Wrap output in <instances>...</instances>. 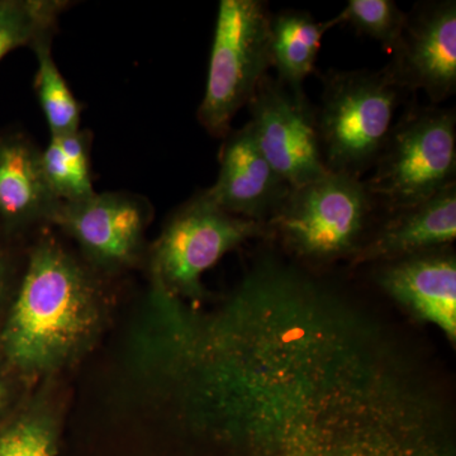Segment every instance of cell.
Masks as SVG:
<instances>
[{
	"label": "cell",
	"mask_w": 456,
	"mask_h": 456,
	"mask_svg": "<svg viewBox=\"0 0 456 456\" xmlns=\"http://www.w3.org/2000/svg\"><path fill=\"white\" fill-rule=\"evenodd\" d=\"M98 270L42 233L29 246L0 344L26 374H45L71 362L94 338L101 321Z\"/></svg>",
	"instance_id": "cell-1"
},
{
	"label": "cell",
	"mask_w": 456,
	"mask_h": 456,
	"mask_svg": "<svg viewBox=\"0 0 456 456\" xmlns=\"http://www.w3.org/2000/svg\"><path fill=\"white\" fill-rule=\"evenodd\" d=\"M379 207L364 180L329 171L290 189L266 224L299 264L321 268L355 257Z\"/></svg>",
	"instance_id": "cell-2"
},
{
	"label": "cell",
	"mask_w": 456,
	"mask_h": 456,
	"mask_svg": "<svg viewBox=\"0 0 456 456\" xmlns=\"http://www.w3.org/2000/svg\"><path fill=\"white\" fill-rule=\"evenodd\" d=\"M322 82L316 121L323 163L330 173L362 179L388 139L402 90L383 70H331Z\"/></svg>",
	"instance_id": "cell-3"
},
{
	"label": "cell",
	"mask_w": 456,
	"mask_h": 456,
	"mask_svg": "<svg viewBox=\"0 0 456 456\" xmlns=\"http://www.w3.org/2000/svg\"><path fill=\"white\" fill-rule=\"evenodd\" d=\"M373 170L365 187L388 212L456 184L455 110L408 108L393 125Z\"/></svg>",
	"instance_id": "cell-4"
},
{
	"label": "cell",
	"mask_w": 456,
	"mask_h": 456,
	"mask_svg": "<svg viewBox=\"0 0 456 456\" xmlns=\"http://www.w3.org/2000/svg\"><path fill=\"white\" fill-rule=\"evenodd\" d=\"M268 4L261 0H221L208 75L198 121L224 139L242 107L248 106L272 68Z\"/></svg>",
	"instance_id": "cell-5"
},
{
	"label": "cell",
	"mask_w": 456,
	"mask_h": 456,
	"mask_svg": "<svg viewBox=\"0 0 456 456\" xmlns=\"http://www.w3.org/2000/svg\"><path fill=\"white\" fill-rule=\"evenodd\" d=\"M251 239H272L268 224L231 215L200 191L173 213L152 245V281L174 296L197 298L204 273Z\"/></svg>",
	"instance_id": "cell-6"
},
{
	"label": "cell",
	"mask_w": 456,
	"mask_h": 456,
	"mask_svg": "<svg viewBox=\"0 0 456 456\" xmlns=\"http://www.w3.org/2000/svg\"><path fill=\"white\" fill-rule=\"evenodd\" d=\"M248 107L261 152L290 188L329 173L318 139L316 108L305 93H294L266 75Z\"/></svg>",
	"instance_id": "cell-7"
},
{
	"label": "cell",
	"mask_w": 456,
	"mask_h": 456,
	"mask_svg": "<svg viewBox=\"0 0 456 456\" xmlns=\"http://www.w3.org/2000/svg\"><path fill=\"white\" fill-rule=\"evenodd\" d=\"M146 198L127 191H106L61 202L51 220L79 245L84 260L98 272H117L137 264L151 218Z\"/></svg>",
	"instance_id": "cell-8"
},
{
	"label": "cell",
	"mask_w": 456,
	"mask_h": 456,
	"mask_svg": "<svg viewBox=\"0 0 456 456\" xmlns=\"http://www.w3.org/2000/svg\"><path fill=\"white\" fill-rule=\"evenodd\" d=\"M384 74L398 89L422 90L434 104L456 92V2H422L407 22Z\"/></svg>",
	"instance_id": "cell-9"
},
{
	"label": "cell",
	"mask_w": 456,
	"mask_h": 456,
	"mask_svg": "<svg viewBox=\"0 0 456 456\" xmlns=\"http://www.w3.org/2000/svg\"><path fill=\"white\" fill-rule=\"evenodd\" d=\"M375 283L417 320L456 340V257L448 248L375 264Z\"/></svg>",
	"instance_id": "cell-10"
},
{
	"label": "cell",
	"mask_w": 456,
	"mask_h": 456,
	"mask_svg": "<svg viewBox=\"0 0 456 456\" xmlns=\"http://www.w3.org/2000/svg\"><path fill=\"white\" fill-rule=\"evenodd\" d=\"M224 139L220 171L207 196L231 215L266 224L292 188L261 152L250 123Z\"/></svg>",
	"instance_id": "cell-11"
},
{
	"label": "cell",
	"mask_w": 456,
	"mask_h": 456,
	"mask_svg": "<svg viewBox=\"0 0 456 456\" xmlns=\"http://www.w3.org/2000/svg\"><path fill=\"white\" fill-rule=\"evenodd\" d=\"M41 150L25 131L0 130V232L5 235L47 226L61 203L45 179Z\"/></svg>",
	"instance_id": "cell-12"
},
{
	"label": "cell",
	"mask_w": 456,
	"mask_h": 456,
	"mask_svg": "<svg viewBox=\"0 0 456 456\" xmlns=\"http://www.w3.org/2000/svg\"><path fill=\"white\" fill-rule=\"evenodd\" d=\"M388 213L351 260L353 265L384 263L452 245L456 237V184L424 202Z\"/></svg>",
	"instance_id": "cell-13"
},
{
	"label": "cell",
	"mask_w": 456,
	"mask_h": 456,
	"mask_svg": "<svg viewBox=\"0 0 456 456\" xmlns=\"http://www.w3.org/2000/svg\"><path fill=\"white\" fill-rule=\"evenodd\" d=\"M336 20L316 22L308 12L284 9L270 20V56L277 80L294 93H305L303 82L316 68L323 35Z\"/></svg>",
	"instance_id": "cell-14"
},
{
	"label": "cell",
	"mask_w": 456,
	"mask_h": 456,
	"mask_svg": "<svg viewBox=\"0 0 456 456\" xmlns=\"http://www.w3.org/2000/svg\"><path fill=\"white\" fill-rule=\"evenodd\" d=\"M92 134L82 130L74 134L51 136L41 150L45 179L57 200L77 202L95 193L90 171Z\"/></svg>",
	"instance_id": "cell-15"
},
{
	"label": "cell",
	"mask_w": 456,
	"mask_h": 456,
	"mask_svg": "<svg viewBox=\"0 0 456 456\" xmlns=\"http://www.w3.org/2000/svg\"><path fill=\"white\" fill-rule=\"evenodd\" d=\"M53 36L41 38L31 47L37 59L35 89L51 136L80 130L82 106L69 88L53 56Z\"/></svg>",
	"instance_id": "cell-16"
},
{
	"label": "cell",
	"mask_w": 456,
	"mask_h": 456,
	"mask_svg": "<svg viewBox=\"0 0 456 456\" xmlns=\"http://www.w3.org/2000/svg\"><path fill=\"white\" fill-rule=\"evenodd\" d=\"M65 0H0V60L20 47H32L55 35Z\"/></svg>",
	"instance_id": "cell-17"
},
{
	"label": "cell",
	"mask_w": 456,
	"mask_h": 456,
	"mask_svg": "<svg viewBox=\"0 0 456 456\" xmlns=\"http://www.w3.org/2000/svg\"><path fill=\"white\" fill-rule=\"evenodd\" d=\"M335 20L338 26L346 23L358 35L380 42L392 53L401 40L407 13L393 0H350Z\"/></svg>",
	"instance_id": "cell-18"
},
{
	"label": "cell",
	"mask_w": 456,
	"mask_h": 456,
	"mask_svg": "<svg viewBox=\"0 0 456 456\" xmlns=\"http://www.w3.org/2000/svg\"><path fill=\"white\" fill-rule=\"evenodd\" d=\"M56 426L46 413H26L0 431V456H56Z\"/></svg>",
	"instance_id": "cell-19"
},
{
	"label": "cell",
	"mask_w": 456,
	"mask_h": 456,
	"mask_svg": "<svg viewBox=\"0 0 456 456\" xmlns=\"http://www.w3.org/2000/svg\"><path fill=\"white\" fill-rule=\"evenodd\" d=\"M16 237L0 232V305L8 296L13 285L20 283V274H18L17 256L14 254L12 242Z\"/></svg>",
	"instance_id": "cell-20"
},
{
	"label": "cell",
	"mask_w": 456,
	"mask_h": 456,
	"mask_svg": "<svg viewBox=\"0 0 456 456\" xmlns=\"http://www.w3.org/2000/svg\"><path fill=\"white\" fill-rule=\"evenodd\" d=\"M8 398V389L5 387L4 380L0 378V410H2L3 406H4L5 402H7Z\"/></svg>",
	"instance_id": "cell-21"
},
{
	"label": "cell",
	"mask_w": 456,
	"mask_h": 456,
	"mask_svg": "<svg viewBox=\"0 0 456 456\" xmlns=\"http://www.w3.org/2000/svg\"><path fill=\"white\" fill-rule=\"evenodd\" d=\"M421 410H422V408H421ZM411 411H416V410H411ZM411 411H403V412H411ZM417 411H419V410H417ZM395 413H399V412H395ZM384 415H393V413H384ZM373 416H379V415H373Z\"/></svg>",
	"instance_id": "cell-22"
}]
</instances>
